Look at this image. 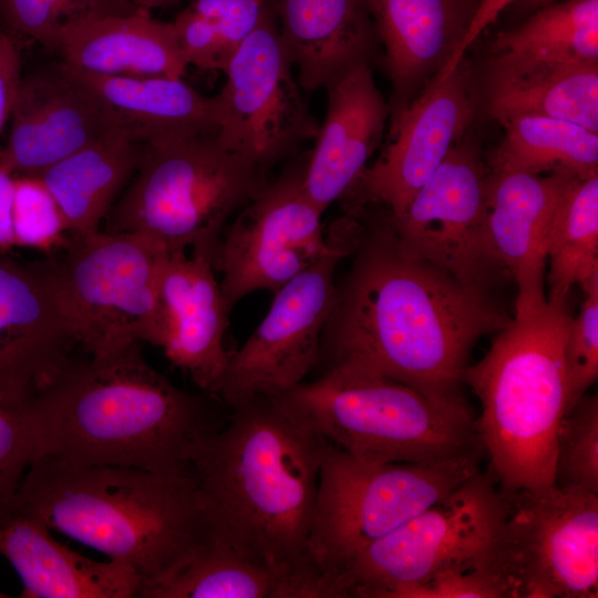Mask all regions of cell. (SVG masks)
Wrapping results in <instances>:
<instances>
[{
	"label": "cell",
	"instance_id": "1",
	"mask_svg": "<svg viewBox=\"0 0 598 598\" xmlns=\"http://www.w3.org/2000/svg\"><path fill=\"white\" fill-rule=\"evenodd\" d=\"M358 208L352 260L336 281L319 363L323 371L344 369L434 396H463L473 348L512 317L493 289L409 255L384 209Z\"/></svg>",
	"mask_w": 598,
	"mask_h": 598
},
{
	"label": "cell",
	"instance_id": "2",
	"mask_svg": "<svg viewBox=\"0 0 598 598\" xmlns=\"http://www.w3.org/2000/svg\"><path fill=\"white\" fill-rule=\"evenodd\" d=\"M230 410L190 465L210 530L271 574L274 598H316L308 542L327 441L277 396Z\"/></svg>",
	"mask_w": 598,
	"mask_h": 598
},
{
	"label": "cell",
	"instance_id": "3",
	"mask_svg": "<svg viewBox=\"0 0 598 598\" xmlns=\"http://www.w3.org/2000/svg\"><path fill=\"white\" fill-rule=\"evenodd\" d=\"M214 401L174 385L140 344L73 357L28 401L37 460L190 473L196 452L224 423Z\"/></svg>",
	"mask_w": 598,
	"mask_h": 598
},
{
	"label": "cell",
	"instance_id": "4",
	"mask_svg": "<svg viewBox=\"0 0 598 598\" xmlns=\"http://www.w3.org/2000/svg\"><path fill=\"white\" fill-rule=\"evenodd\" d=\"M11 507L128 565L142 586L212 534L192 473L42 457L30 465Z\"/></svg>",
	"mask_w": 598,
	"mask_h": 598
},
{
	"label": "cell",
	"instance_id": "5",
	"mask_svg": "<svg viewBox=\"0 0 598 598\" xmlns=\"http://www.w3.org/2000/svg\"><path fill=\"white\" fill-rule=\"evenodd\" d=\"M567 301L547 299L539 309L515 313L465 371L464 384L481 402L476 423L483 450L507 493L554 484L557 431L570 405Z\"/></svg>",
	"mask_w": 598,
	"mask_h": 598
},
{
	"label": "cell",
	"instance_id": "6",
	"mask_svg": "<svg viewBox=\"0 0 598 598\" xmlns=\"http://www.w3.org/2000/svg\"><path fill=\"white\" fill-rule=\"evenodd\" d=\"M277 398L326 441L365 462L439 463L484 451L464 396L329 369Z\"/></svg>",
	"mask_w": 598,
	"mask_h": 598
},
{
	"label": "cell",
	"instance_id": "7",
	"mask_svg": "<svg viewBox=\"0 0 598 598\" xmlns=\"http://www.w3.org/2000/svg\"><path fill=\"white\" fill-rule=\"evenodd\" d=\"M135 173L105 231L142 234L167 252L200 251L214 266L228 220L269 181L216 133L144 144Z\"/></svg>",
	"mask_w": 598,
	"mask_h": 598
},
{
	"label": "cell",
	"instance_id": "8",
	"mask_svg": "<svg viewBox=\"0 0 598 598\" xmlns=\"http://www.w3.org/2000/svg\"><path fill=\"white\" fill-rule=\"evenodd\" d=\"M480 456L372 463L327 441L308 542L319 598H336V581L357 554L477 473Z\"/></svg>",
	"mask_w": 598,
	"mask_h": 598
},
{
	"label": "cell",
	"instance_id": "9",
	"mask_svg": "<svg viewBox=\"0 0 598 598\" xmlns=\"http://www.w3.org/2000/svg\"><path fill=\"white\" fill-rule=\"evenodd\" d=\"M40 262L75 339L92 358L146 342L162 346L159 279L168 252L138 233L69 236Z\"/></svg>",
	"mask_w": 598,
	"mask_h": 598
},
{
	"label": "cell",
	"instance_id": "10",
	"mask_svg": "<svg viewBox=\"0 0 598 598\" xmlns=\"http://www.w3.org/2000/svg\"><path fill=\"white\" fill-rule=\"evenodd\" d=\"M506 512V493L491 470H480L357 554L336 581V598H406L435 578L484 568Z\"/></svg>",
	"mask_w": 598,
	"mask_h": 598
},
{
	"label": "cell",
	"instance_id": "11",
	"mask_svg": "<svg viewBox=\"0 0 598 598\" xmlns=\"http://www.w3.org/2000/svg\"><path fill=\"white\" fill-rule=\"evenodd\" d=\"M505 493L484 561L503 598H596L598 495L554 484Z\"/></svg>",
	"mask_w": 598,
	"mask_h": 598
},
{
	"label": "cell",
	"instance_id": "12",
	"mask_svg": "<svg viewBox=\"0 0 598 598\" xmlns=\"http://www.w3.org/2000/svg\"><path fill=\"white\" fill-rule=\"evenodd\" d=\"M359 227L358 209L346 208L327 231L328 251L274 293L266 317L230 352L212 396L233 409L256 398L282 395L303 382L319 363L334 299V272L350 254Z\"/></svg>",
	"mask_w": 598,
	"mask_h": 598
},
{
	"label": "cell",
	"instance_id": "13",
	"mask_svg": "<svg viewBox=\"0 0 598 598\" xmlns=\"http://www.w3.org/2000/svg\"><path fill=\"white\" fill-rule=\"evenodd\" d=\"M306 161L269 179L225 226L215 270L229 311L254 291L275 293L328 251L323 213L302 185Z\"/></svg>",
	"mask_w": 598,
	"mask_h": 598
},
{
	"label": "cell",
	"instance_id": "14",
	"mask_svg": "<svg viewBox=\"0 0 598 598\" xmlns=\"http://www.w3.org/2000/svg\"><path fill=\"white\" fill-rule=\"evenodd\" d=\"M291 68L271 11L230 59L217 94L218 141L266 173L320 128Z\"/></svg>",
	"mask_w": 598,
	"mask_h": 598
},
{
	"label": "cell",
	"instance_id": "15",
	"mask_svg": "<svg viewBox=\"0 0 598 598\" xmlns=\"http://www.w3.org/2000/svg\"><path fill=\"white\" fill-rule=\"evenodd\" d=\"M487 181L476 147L458 142L403 216L391 219L402 248L466 283L492 289L504 271L493 256L486 229Z\"/></svg>",
	"mask_w": 598,
	"mask_h": 598
},
{
	"label": "cell",
	"instance_id": "16",
	"mask_svg": "<svg viewBox=\"0 0 598 598\" xmlns=\"http://www.w3.org/2000/svg\"><path fill=\"white\" fill-rule=\"evenodd\" d=\"M468 65L439 72L395 117L391 142L341 198L373 206L399 220L413 196L460 142L474 115Z\"/></svg>",
	"mask_w": 598,
	"mask_h": 598
},
{
	"label": "cell",
	"instance_id": "17",
	"mask_svg": "<svg viewBox=\"0 0 598 598\" xmlns=\"http://www.w3.org/2000/svg\"><path fill=\"white\" fill-rule=\"evenodd\" d=\"M78 346L40 262L0 254V402L32 399Z\"/></svg>",
	"mask_w": 598,
	"mask_h": 598
},
{
	"label": "cell",
	"instance_id": "18",
	"mask_svg": "<svg viewBox=\"0 0 598 598\" xmlns=\"http://www.w3.org/2000/svg\"><path fill=\"white\" fill-rule=\"evenodd\" d=\"M1 161L16 175H40L80 148L125 128L62 63L22 76Z\"/></svg>",
	"mask_w": 598,
	"mask_h": 598
},
{
	"label": "cell",
	"instance_id": "19",
	"mask_svg": "<svg viewBox=\"0 0 598 598\" xmlns=\"http://www.w3.org/2000/svg\"><path fill=\"white\" fill-rule=\"evenodd\" d=\"M576 176L532 174L492 167L486 192V229L498 266L517 285L515 313L542 308L553 219L559 199Z\"/></svg>",
	"mask_w": 598,
	"mask_h": 598
},
{
	"label": "cell",
	"instance_id": "20",
	"mask_svg": "<svg viewBox=\"0 0 598 598\" xmlns=\"http://www.w3.org/2000/svg\"><path fill=\"white\" fill-rule=\"evenodd\" d=\"M161 348L171 363L212 394L230 351L224 346L227 309L213 259L200 251L168 252L159 279Z\"/></svg>",
	"mask_w": 598,
	"mask_h": 598
},
{
	"label": "cell",
	"instance_id": "21",
	"mask_svg": "<svg viewBox=\"0 0 598 598\" xmlns=\"http://www.w3.org/2000/svg\"><path fill=\"white\" fill-rule=\"evenodd\" d=\"M327 113L309 152L303 189L322 212L355 184L379 146L390 115L371 64H361L327 89Z\"/></svg>",
	"mask_w": 598,
	"mask_h": 598
},
{
	"label": "cell",
	"instance_id": "22",
	"mask_svg": "<svg viewBox=\"0 0 598 598\" xmlns=\"http://www.w3.org/2000/svg\"><path fill=\"white\" fill-rule=\"evenodd\" d=\"M392 83L391 120L444 68L472 20L473 0H365Z\"/></svg>",
	"mask_w": 598,
	"mask_h": 598
},
{
	"label": "cell",
	"instance_id": "23",
	"mask_svg": "<svg viewBox=\"0 0 598 598\" xmlns=\"http://www.w3.org/2000/svg\"><path fill=\"white\" fill-rule=\"evenodd\" d=\"M41 519L11 507L0 516V554L18 573L24 598L138 597L141 576L128 565L85 557L59 543Z\"/></svg>",
	"mask_w": 598,
	"mask_h": 598
},
{
	"label": "cell",
	"instance_id": "24",
	"mask_svg": "<svg viewBox=\"0 0 598 598\" xmlns=\"http://www.w3.org/2000/svg\"><path fill=\"white\" fill-rule=\"evenodd\" d=\"M298 83L308 92L327 89L361 64L377 42L365 0H269Z\"/></svg>",
	"mask_w": 598,
	"mask_h": 598
},
{
	"label": "cell",
	"instance_id": "25",
	"mask_svg": "<svg viewBox=\"0 0 598 598\" xmlns=\"http://www.w3.org/2000/svg\"><path fill=\"white\" fill-rule=\"evenodd\" d=\"M486 104L501 124L519 115H540L598 133V61L496 52L489 64Z\"/></svg>",
	"mask_w": 598,
	"mask_h": 598
},
{
	"label": "cell",
	"instance_id": "26",
	"mask_svg": "<svg viewBox=\"0 0 598 598\" xmlns=\"http://www.w3.org/2000/svg\"><path fill=\"white\" fill-rule=\"evenodd\" d=\"M50 50L63 64L97 75L183 79L187 68L173 23L152 18L145 9L73 28Z\"/></svg>",
	"mask_w": 598,
	"mask_h": 598
},
{
	"label": "cell",
	"instance_id": "27",
	"mask_svg": "<svg viewBox=\"0 0 598 598\" xmlns=\"http://www.w3.org/2000/svg\"><path fill=\"white\" fill-rule=\"evenodd\" d=\"M63 65L143 144L217 131L218 96L203 95L183 79L97 75Z\"/></svg>",
	"mask_w": 598,
	"mask_h": 598
},
{
	"label": "cell",
	"instance_id": "28",
	"mask_svg": "<svg viewBox=\"0 0 598 598\" xmlns=\"http://www.w3.org/2000/svg\"><path fill=\"white\" fill-rule=\"evenodd\" d=\"M143 150L132 131L120 128L38 175L56 200L69 236L100 230L120 189L136 172Z\"/></svg>",
	"mask_w": 598,
	"mask_h": 598
},
{
	"label": "cell",
	"instance_id": "29",
	"mask_svg": "<svg viewBox=\"0 0 598 598\" xmlns=\"http://www.w3.org/2000/svg\"><path fill=\"white\" fill-rule=\"evenodd\" d=\"M502 125L505 136L492 156V167L564 172L578 178L598 175V133L540 115L515 116Z\"/></svg>",
	"mask_w": 598,
	"mask_h": 598
},
{
	"label": "cell",
	"instance_id": "30",
	"mask_svg": "<svg viewBox=\"0 0 598 598\" xmlns=\"http://www.w3.org/2000/svg\"><path fill=\"white\" fill-rule=\"evenodd\" d=\"M271 574L210 534L175 566L144 584L142 598H274Z\"/></svg>",
	"mask_w": 598,
	"mask_h": 598
},
{
	"label": "cell",
	"instance_id": "31",
	"mask_svg": "<svg viewBox=\"0 0 598 598\" xmlns=\"http://www.w3.org/2000/svg\"><path fill=\"white\" fill-rule=\"evenodd\" d=\"M547 262L548 300H568L573 286L598 275V175L574 177L551 224Z\"/></svg>",
	"mask_w": 598,
	"mask_h": 598
},
{
	"label": "cell",
	"instance_id": "32",
	"mask_svg": "<svg viewBox=\"0 0 598 598\" xmlns=\"http://www.w3.org/2000/svg\"><path fill=\"white\" fill-rule=\"evenodd\" d=\"M495 52L565 61H598V0H564L538 9L519 27L499 33Z\"/></svg>",
	"mask_w": 598,
	"mask_h": 598
},
{
	"label": "cell",
	"instance_id": "33",
	"mask_svg": "<svg viewBox=\"0 0 598 598\" xmlns=\"http://www.w3.org/2000/svg\"><path fill=\"white\" fill-rule=\"evenodd\" d=\"M140 9L131 0H0L4 23L49 50L73 28Z\"/></svg>",
	"mask_w": 598,
	"mask_h": 598
},
{
	"label": "cell",
	"instance_id": "34",
	"mask_svg": "<svg viewBox=\"0 0 598 598\" xmlns=\"http://www.w3.org/2000/svg\"><path fill=\"white\" fill-rule=\"evenodd\" d=\"M554 485L598 495L597 395L584 394L559 423Z\"/></svg>",
	"mask_w": 598,
	"mask_h": 598
},
{
	"label": "cell",
	"instance_id": "35",
	"mask_svg": "<svg viewBox=\"0 0 598 598\" xmlns=\"http://www.w3.org/2000/svg\"><path fill=\"white\" fill-rule=\"evenodd\" d=\"M12 227L16 247L53 251L66 244L65 219L40 176L16 175Z\"/></svg>",
	"mask_w": 598,
	"mask_h": 598
},
{
	"label": "cell",
	"instance_id": "36",
	"mask_svg": "<svg viewBox=\"0 0 598 598\" xmlns=\"http://www.w3.org/2000/svg\"><path fill=\"white\" fill-rule=\"evenodd\" d=\"M580 288L584 300L579 312L571 319L564 346L569 409L586 394L598 377V275Z\"/></svg>",
	"mask_w": 598,
	"mask_h": 598
},
{
	"label": "cell",
	"instance_id": "37",
	"mask_svg": "<svg viewBox=\"0 0 598 598\" xmlns=\"http://www.w3.org/2000/svg\"><path fill=\"white\" fill-rule=\"evenodd\" d=\"M28 401L0 402V516L11 508L27 471L37 460Z\"/></svg>",
	"mask_w": 598,
	"mask_h": 598
},
{
	"label": "cell",
	"instance_id": "38",
	"mask_svg": "<svg viewBox=\"0 0 598 598\" xmlns=\"http://www.w3.org/2000/svg\"><path fill=\"white\" fill-rule=\"evenodd\" d=\"M172 23L187 66L193 64L202 70L224 72L236 51L226 42L214 22L186 8Z\"/></svg>",
	"mask_w": 598,
	"mask_h": 598
},
{
	"label": "cell",
	"instance_id": "39",
	"mask_svg": "<svg viewBox=\"0 0 598 598\" xmlns=\"http://www.w3.org/2000/svg\"><path fill=\"white\" fill-rule=\"evenodd\" d=\"M187 9L214 22L235 51L272 11L269 0H194Z\"/></svg>",
	"mask_w": 598,
	"mask_h": 598
},
{
	"label": "cell",
	"instance_id": "40",
	"mask_svg": "<svg viewBox=\"0 0 598 598\" xmlns=\"http://www.w3.org/2000/svg\"><path fill=\"white\" fill-rule=\"evenodd\" d=\"M21 79L18 49L8 34L0 32V135L10 120Z\"/></svg>",
	"mask_w": 598,
	"mask_h": 598
},
{
	"label": "cell",
	"instance_id": "41",
	"mask_svg": "<svg viewBox=\"0 0 598 598\" xmlns=\"http://www.w3.org/2000/svg\"><path fill=\"white\" fill-rule=\"evenodd\" d=\"M515 0H480L468 24L467 31L455 53L442 68V72L453 69L463 58L466 50L475 42L486 27L494 22L498 14Z\"/></svg>",
	"mask_w": 598,
	"mask_h": 598
},
{
	"label": "cell",
	"instance_id": "42",
	"mask_svg": "<svg viewBox=\"0 0 598 598\" xmlns=\"http://www.w3.org/2000/svg\"><path fill=\"white\" fill-rule=\"evenodd\" d=\"M16 174L0 158V254H8L14 246L12 206Z\"/></svg>",
	"mask_w": 598,
	"mask_h": 598
},
{
	"label": "cell",
	"instance_id": "43",
	"mask_svg": "<svg viewBox=\"0 0 598 598\" xmlns=\"http://www.w3.org/2000/svg\"><path fill=\"white\" fill-rule=\"evenodd\" d=\"M138 8L147 11L156 8H165L178 3L181 0H131Z\"/></svg>",
	"mask_w": 598,
	"mask_h": 598
},
{
	"label": "cell",
	"instance_id": "44",
	"mask_svg": "<svg viewBox=\"0 0 598 598\" xmlns=\"http://www.w3.org/2000/svg\"><path fill=\"white\" fill-rule=\"evenodd\" d=\"M564 0H515L517 6L525 10H538L540 8L547 7L549 4L560 2Z\"/></svg>",
	"mask_w": 598,
	"mask_h": 598
},
{
	"label": "cell",
	"instance_id": "45",
	"mask_svg": "<svg viewBox=\"0 0 598 598\" xmlns=\"http://www.w3.org/2000/svg\"><path fill=\"white\" fill-rule=\"evenodd\" d=\"M6 597H8V595L0 590V598H6Z\"/></svg>",
	"mask_w": 598,
	"mask_h": 598
}]
</instances>
